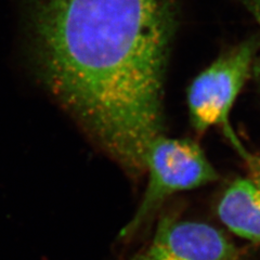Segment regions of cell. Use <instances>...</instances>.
Returning a JSON list of instances; mask_svg holds the SVG:
<instances>
[{
    "label": "cell",
    "mask_w": 260,
    "mask_h": 260,
    "mask_svg": "<svg viewBox=\"0 0 260 260\" xmlns=\"http://www.w3.org/2000/svg\"><path fill=\"white\" fill-rule=\"evenodd\" d=\"M175 0H31L39 78L86 134L133 177L162 135Z\"/></svg>",
    "instance_id": "cell-1"
},
{
    "label": "cell",
    "mask_w": 260,
    "mask_h": 260,
    "mask_svg": "<svg viewBox=\"0 0 260 260\" xmlns=\"http://www.w3.org/2000/svg\"><path fill=\"white\" fill-rule=\"evenodd\" d=\"M148 184L121 238H133L175 193L201 188L218 180V173L201 146L192 140L158 136L145 156Z\"/></svg>",
    "instance_id": "cell-2"
},
{
    "label": "cell",
    "mask_w": 260,
    "mask_h": 260,
    "mask_svg": "<svg viewBox=\"0 0 260 260\" xmlns=\"http://www.w3.org/2000/svg\"><path fill=\"white\" fill-rule=\"evenodd\" d=\"M254 55L253 43L241 44L193 79L186 99L191 125L198 133L223 126L235 148H241L242 144L229 126V116L249 77Z\"/></svg>",
    "instance_id": "cell-3"
},
{
    "label": "cell",
    "mask_w": 260,
    "mask_h": 260,
    "mask_svg": "<svg viewBox=\"0 0 260 260\" xmlns=\"http://www.w3.org/2000/svg\"><path fill=\"white\" fill-rule=\"evenodd\" d=\"M242 250L211 224L162 217L148 245L129 260H241Z\"/></svg>",
    "instance_id": "cell-4"
},
{
    "label": "cell",
    "mask_w": 260,
    "mask_h": 260,
    "mask_svg": "<svg viewBox=\"0 0 260 260\" xmlns=\"http://www.w3.org/2000/svg\"><path fill=\"white\" fill-rule=\"evenodd\" d=\"M220 221L238 237L260 243V188L248 178L234 180L217 205Z\"/></svg>",
    "instance_id": "cell-5"
},
{
    "label": "cell",
    "mask_w": 260,
    "mask_h": 260,
    "mask_svg": "<svg viewBox=\"0 0 260 260\" xmlns=\"http://www.w3.org/2000/svg\"><path fill=\"white\" fill-rule=\"evenodd\" d=\"M240 154L246 162L248 172L247 178L260 188V155L250 154L245 149H242L240 151Z\"/></svg>",
    "instance_id": "cell-6"
},
{
    "label": "cell",
    "mask_w": 260,
    "mask_h": 260,
    "mask_svg": "<svg viewBox=\"0 0 260 260\" xmlns=\"http://www.w3.org/2000/svg\"><path fill=\"white\" fill-rule=\"evenodd\" d=\"M253 8H254V11H255L256 16L260 21V0H253ZM255 72H256V76L258 78L259 86H260V63L256 65Z\"/></svg>",
    "instance_id": "cell-7"
}]
</instances>
